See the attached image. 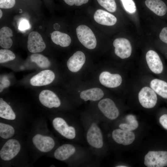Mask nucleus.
I'll list each match as a JSON object with an SVG mask.
<instances>
[{
  "label": "nucleus",
  "instance_id": "nucleus-35",
  "mask_svg": "<svg viewBox=\"0 0 167 167\" xmlns=\"http://www.w3.org/2000/svg\"><path fill=\"white\" fill-rule=\"evenodd\" d=\"M159 121L163 127L167 130V114L162 115L160 118Z\"/></svg>",
  "mask_w": 167,
  "mask_h": 167
},
{
  "label": "nucleus",
  "instance_id": "nucleus-28",
  "mask_svg": "<svg viewBox=\"0 0 167 167\" xmlns=\"http://www.w3.org/2000/svg\"><path fill=\"white\" fill-rule=\"evenodd\" d=\"M99 4L108 11L113 12L116 11L117 6L115 0H97Z\"/></svg>",
  "mask_w": 167,
  "mask_h": 167
},
{
  "label": "nucleus",
  "instance_id": "nucleus-40",
  "mask_svg": "<svg viewBox=\"0 0 167 167\" xmlns=\"http://www.w3.org/2000/svg\"><path fill=\"white\" fill-rule=\"evenodd\" d=\"M117 167H126L127 166H124V165H119L118 166H117Z\"/></svg>",
  "mask_w": 167,
  "mask_h": 167
},
{
  "label": "nucleus",
  "instance_id": "nucleus-37",
  "mask_svg": "<svg viewBox=\"0 0 167 167\" xmlns=\"http://www.w3.org/2000/svg\"><path fill=\"white\" fill-rule=\"evenodd\" d=\"M126 120L128 122L134 120L136 119L135 116L132 115H129L126 117Z\"/></svg>",
  "mask_w": 167,
  "mask_h": 167
},
{
  "label": "nucleus",
  "instance_id": "nucleus-15",
  "mask_svg": "<svg viewBox=\"0 0 167 167\" xmlns=\"http://www.w3.org/2000/svg\"><path fill=\"white\" fill-rule=\"evenodd\" d=\"M99 79L100 82L102 85L109 88L118 87L122 82V78L120 75L111 74L106 71L101 73Z\"/></svg>",
  "mask_w": 167,
  "mask_h": 167
},
{
  "label": "nucleus",
  "instance_id": "nucleus-34",
  "mask_svg": "<svg viewBox=\"0 0 167 167\" xmlns=\"http://www.w3.org/2000/svg\"><path fill=\"white\" fill-rule=\"evenodd\" d=\"M29 25L28 22L24 19L21 21L19 25V28L21 30H24L29 28Z\"/></svg>",
  "mask_w": 167,
  "mask_h": 167
},
{
  "label": "nucleus",
  "instance_id": "nucleus-27",
  "mask_svg": "<svg viewBox=\"0 0 167 167\" xmlns=\"http://www.w3.org/2000/svg\"><path fill=\"white\" fill-rule=\"evenodd\" d=\"M15 58V54L7 49L0 50V62L2 63L14 60Z\"/></svg>",
  "mask_w": 167,
  "mask_h": 167
},
{
  "label": "nucleus",
  "instance_id": "nucleus-22",
  "mask_svg": "<svg viewBox=\"0 0 167 167\" xmlns=\"http://www.w3.org/2000/svg\"><path fill=\"white\" fill-rule=\"evenodd\" d=\"M53 42L62 47H66L70 44L71 39L67 34L56 31L53 32L51 35Z\"/></svg>",
  "mask_w": 167,
  "mask_h": 167
},
{
  "label": "nucleus",
  "instance_id": "nucleus-36",
  "mask_svg": "<svg viewBox=\"0 0 167 167\" xmlns=\"http://www.w3.org/2000/svg\"><path fill=\"white\" fill-rule=\"evenodd\" d=\"M89 0H75L74 5L76 6H81L87 3Z\"/></svg>",
  "mask_w": 167,
  "mask_h": 167
},
{
  "label": "nucleus",
  "instance_id": "nucleus-1",
  "mask_svg": "<svg viewBox=\"0 0 167 167\" xmlns=\"http://www.w3.org/2000/svg\"><path fill=\"white\" fill-rule=\"evenodd\" d=\"M77 35L80 42L89 49H94L96 45V40L92 31L87 26L81 25L76 28Z\"/></svg>",
  "mask_w": 167,
  "mask_h": 167
},
{
  "label": "nucleus",
  "instance_id": "nucleus-9",
  "mask_svg": "<svg viewBox=\"0 0 167 167\" xmlns=\"http://www.w3.org/2000/svg\"><path fill=\"white\" fill-rule=\"evenodd\" d=\"M53 125L55 130L65 137L69 139L75 138V129L73 126H69L62 118L59 117L55 118L53 120Z\"/></svg>",
  "mask_w": 167,
  "mask_h": 167
},
{
  "label": "nucleus",
  "instance_id": "nucleus-23",
  "mask_svg": "<svg viewBox=\"0 0 167 167\" xmlns=\"http://www.w3.org/2000/svg\"><path fill=\"white\" fill-rule=\"evenodd\" d=\"M150 85L151 88L159 96L167 99V83L158 79L151 81Z\"/></svg>",
  "mask_w": 167,
  "mask_h": 167
},
{
  "label": "nucleus",
  "instance_id": "nucleus-24",
  "mask_svg": "<svg viewBox=\"0 0 167 167\" xmlns=\"http://www.w3.org/2000/svg\"><path fill=\"white\" fill-rule=\"evenodd\" d=\"M0 117L4 119L13 120L15 114L10 106L2 98L0 99Z\"/></svg>",
  "mask_w": 167,
  "mask_h": 167
},
{
  "label": "nucleus",
  "instance_id": "nucleus-25",
  "mask_svg": "<svg viewBox=\"0 0 167 167\" xmlns=\"http://www.w3.org/2000/svg\"><path fill=\"white\" fill-rule=\"evenodd\" d=\"M31 62H35L40 67L47 68L50 65V62L48 59L43 55L37 53H34L30 56Z\"/></svg>",
  "mask_w": 167,
  "mask_h": 167
},
{
  "label": "nucleus",
  "instance_id": "nucleus-12",
  "mask_svg": "<svg viewBox=\"0 0 167 167\" xmlns=\"http://www.w3.org/2000/svg\"><path fill=\"white\" fill-rule=\"evenodd\" d=\"M39 98L43 105L49 108L58 107L61 105L60 101L56 94L48 90L42 91L39 95Z\"/></svg>",
  "mask_w": 167,
  "mask_h": 167
},
{
  "label": "nucleus",
  "instance_id": "nucleus-31",
  "mask_svg": "<svg viewBox=\"0 0 167 167\" xmlns=\"http://www.w3.org/2000/svg\"><path fill=\"white\" fill-rule=\"evenodd\" d=\"M15 3V0H0V8L5 9L11 8Z\"/></svg>",
  "mask_w": 167,
  "mask_h": 167
},
{
  "label": "nucleus",
  "instance_id": "nucleus-33",
  "mask_svg": "<svg viewBox=\"0 0 167 167\" xmlns=\"http://www.w3.org/2000/svg\"><path fill=\"white\" fill-rule=\"evenodd\" d=\"M159 37L161 41L167 44V27L162 29L159 35Z\"/></svg>",
  "mask_w": 167,
  "mask_h": 167
},
{
  "label": "nucleus",
  "instance_id": "nucleus-21",
  "mask_svg": "<svg viewBox=\"0 0 167 167\" xmlns=\"http://www.w3.org/2000/svg\"><path fill=\"white\" fill-rule=\"evenodd\" d=\"M13 36L12 30L7 27L2 28L0 30V45L3 48L7 49L12 45L13 42L11 38Z\"/></svg>",
  "mask_w": 167,
  "mask_h": 167
},
{
  "label": "nucleus",
  "instance_id": "nucleus-2",
  "mask_svg": "<svg viewBox=\"0 0 167 167\" xmlns=\"http://www.w3.org/2000/svg\"><path fill=\"white\" fill-rule=\"evenodd\" d=\"M144 164L148 167L167 166V152L149 151L144 157Z\"/></svg>",
  "mask_w": 167,
  "mask_h": 167
},
{
  "label": "nucleus",
  "instance_id": "nucleus-10",
  "mask_svg": "<svg viewBox=\"0 0 167 167\" xmlns=\"http://www.w3.org/2000/svg\"><path fill=\"white\" fill-rule=\"evenodd\" d=\"M55 77V74L52 71L44 70L32 77L30 83L35 86L46 85L51 83L54 81Z\"/></svg>",
  "mask_w": 167,
  "mask_h": 167
},
{
  "label": "nucleus",
  "instance_id": "nucleus-19",
  "mask_svg": "<svg viewBox=\"0 0 167 167\" xmlns=\"http://www.w3.org/2000/svg\"><path fill=\"white\" fill-rule=\"evenodd\" d=\"M145 4L149 9L157 15L163 16L167 11L165 4L161 0H146Z\"/></svg>",
  "mask_w": 167,
  "mask_h": 167
},
{
  "label": "nucleus",
  "instance_id": "nucleus-29",
  "mask_svg": "<svg viewBox=\"0 0 167 167\" xmlns=\"http://www.w3.org/2000/svg\"><path fill=\"white\" fill-rule=\"evenodd\" d=\"M126 11L130 14L135 13L136 10L135 3L133 0H120Z\"/></svg>",
  "mask_w": 167,
  "mask_h": 167
},
{
  "label": "nucleus",
  "instance_id": "nucleus-11",
  "mask_svg": "<svg viewBox=\"0 0 167 167\" xmlns=\"http://www.w3.org/2000/svg\"><path fill=\"white\" fill-rule=\"evenodd\" d=\"M32 142L36 148L43 152L50 151L55 145L54 141L52 138L39 134H37L33 137Z\"/></svg>",
  "mask_w": 167,
  "mask_h": 167
},
{
  "label": "nucleus",
  "instance_id": "nucleus-4",
  "mask_svg": "<svg viewBox=\"0 0 167 167\" xmlns=\"http://www.w3.org/2000/svg\"><path fill=\"white\" fill-rule=\"evenodd\" d=\"M139 102L143 107L150 109L153 108L157 101V95L155 91L148 87L143 88L139 92Z\"/></svg>",
  "mask_w": 167,
  "mask_h": 167
},
{
  "label": "nucleus",
  "instance_id": "nucleus-30",
  "mask_svg": "<svg viewBox=\"0 0 167 167\" xmlns=\"http://www.w3.org/2000/svg\"><path fill=\"white\" fill-rule=\"evenodd\" d=\"M129 123H122L119 125V127L123 130L131 131L136 129L138 123L136 119L128 121Z\"/></svg>",
  "mask_w": 167,
  "mask_h": 167
},
{
  "label": "nucleus",
  "instance_id": "nucleus-8",
  "mask_svg": "<svg viewBox=\"0 0 167 167\" xmlns=\"http://www.w3.org/2000/svg\"><path fill=\"white\" fill-rule=\"evenodd\" d=\"M115 54L122 59L129 57L131 55L132 48L130 42L124 38L116 39L113 42Z\"/></svg>",
  "mask_w": 167,
  "mask_h": 167
},
{
  "label": "nucleus",
  "instance_id": "nucleus-14",
  "mask_svg": "<svg viewBox=\"0 0 167 167\" xmlns=\"http://www.w3.org/2000/svg\"><path fill=\"white\" fill-rule=\"evenodd\" d=\"M113 139L117 143L127 145L134 141L135 136L133 132L122 129H117L113 131L112 133Z\"/></svg>",
  "mask_w": 167,
  "mask_h": 167
},
{
  "label": "nucleus",
  "instance_id": "nucleus-38",
  "mask_svg": "<svg viewBox=\"0 0 167 167\" xmlns=\"http://www.w3.org/2000/svg\"><path fill=\"white\" fill-rule=\"evenodd\" d=\"M67 5L70 6H73L74 5L75 0H63Z\"/></svg>",
  "mask_w": 167,
  "mask_h": 167
},
{
  "label": "nucleus",
  "instance_id": "nucleus-16",
  "mask_svg": "<svg viewBox=\"0 0 167 167\" xmlns=\"http://www.w3.org/2000/svg\"><path fill=\"white\" fill-rule=\"evenodd\" d=\"M85 60L84 54L82 51H77L68 59L67 62V66L71 72H77L81 69Z\"/></svg>",
  "mask_w": 167,
  "mask_h": 167
},
{
  "label": "nucleus",
  "instance_id": "nucleus-17",
  "mask_svg": "<svg viewBox=\"0 0 167 167\" xmlns=\"http://www.w3.org/2000/svg\"><path fill=\"white\" fill-rule=\"evenodd\" d=\"M94 19L98 23L108 26L114 25L117 20L113 15L101 9H98L95 11Z\"/></svg>",
  "mask_w": 167,
  "mask_h": 167
},
{
  "label": "nucleus",
  "instance_id": "nucleus-20",
  "mask_svg": "<svg viewBox=\"0 0 167 167\" xmlns=\"http://www.w3.org/2000/svg\"><path fill=\"white\" fill-rule=\"evenodd\" d=\"M104 95V92L101 89L95 88L82 91L80 96L85 101L89 100L95 101L101 99Z\"/></svg>",
  "mask_w": 167,
  "mask_h": 167
},
{
  "label": "nucleus",
  "instance_id": "nucleus-18",
  "mask_svg": "<svg viewBox=\"0 0 167 167\" xmlns=\"http://www.w3.org/2000/svg\"><path fill=\"white\" fill-rule=\"evenodd\" d=\"M75 147L69 144H63L58 148L55 151L54 155L57 160L63 161L68 159L75 152Z\"/></svg>",
  "mask_w": 167,
  "mask_h": 167
},
{
  "label": "nucleus",
  "instance_id": "nucleus-5",
  "mask_svg": "<svg viewBox=\"0 0 167 167\" xmlns=\"http://www.w3.org/2000/svg\"><path fill=\"white\" fill-rule=\"evenodd\" d=\"M98 106L100 110L108 118L116 119L119 116V111L114 102L111 99L106 98L101 100Z\"/></svg>",
  "mask_w": 167,
  "mask_h": 167
},
{
  "label": "nucleus",
  "instance_id": "nucleus-7",
  "mask_svg": "<svg viewBox=\"0 0 167 167\" xmlns=\"http://www.w3.org/2000/svg\"><path fill=\"white\" fill-rule=\"evenodd\" d=\"M87 139L91 146L96 148H101L103 144L102 133L100 128L95 123H93L88 130Z\"/></svg>",
  "mask_w": 167,
  "mask_h": 167
},
{
  "label": "nucleus",
  "instance_id": "nucleus-3",
  "mask_svg": "<svg viewBox=\"0 0 167 167\" xmlns=\"http://www.w3.org/2000/svg\"><path fill=\"white\" fill-rule=\"evenodd\" d=\"M19 141L15 139L8 140L4 145L0 151V156L3 160H11L15 156L20 149Z\"/></svg>",
  "mask_w": 167,
  "mask_h": 167
},
{
  "label": "nucleus",
  "instance_id": "nucleus-32",
  "mask_svg": "<svg viewBox=\"0 0 167 167\" xmlns=\"http://www.w3.org/2000/svg\"><path fill=\"white\" fill-rule=\"evenodd\" d=\"M10 84V82L6 77L3 76L1 78L0 92H2L4 88L8 87Z\"/></svg>",
  "mask_w": 167,
  "mask_h": 167
},
{
  "label": "nucleus",
  "instance_id": "nucleus-26",
  "mask_svg": "<svg viewBox=\"0 0 167 167\" xmlns=\"http://www.w3.org/2000/svg\"><path fill=\"white\" fill-rule=\"evenodd\" d=\"M15 133L13 127L8 124L0 123V136L3 139H8L12 137Z\"/></svg>",
  "mask_w": 167,
  "mask_h": 167
},
{
  "label": "nucleus",
  "instance_id": "nucleus-13",
  "mask_svg": "<svg viewBox=\"0 0 167 167\" xmlns=\"http://www.w3.org/2000/svg\"><path fill=\"white\" fill-rule=\"evenodd\" d=\"M146 60L150 70L153 73L159 74L163 70V65L160 57L155 51L150 50L146 55Z\"/></svg>",
  "mask_w": 167,
  "mask_h": 167
},
{
  "label": "nucleus",
  "instance_id": "nucleus-39",
  "mask_svg": "<svg viewBox=\"0 0 167 167\" xmlns=\"http://www.w3.org/2000/svg\"><path fill=\"white\" fill-rule=\"evenodd\" d=\"M2 15V12L1 10L0 9V18H1Z\"/></svg>",
  "mask_w": 167,
  "mask_h": 167
},
{
  "label": "nucleus",
  "instance_id": "nucleus-6",
  "mask_svg": "<svg viewBox=\"0 0 167 167\" xmlns=\"http://www.w3.org/2000/svg\"><path fill=\"white\" fill-rule=\"evenodd\" d=\"M27 43L28 49L32 53L41 52L46 48L45 44L41 36L37 32L33 31L29 34Z\"/></svg>",
  "mask_w": 167,
  "mask_h": 167
}]
</instances>
